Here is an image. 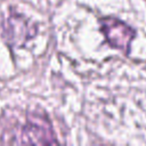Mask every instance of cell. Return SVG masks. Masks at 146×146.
Masks as SVG:
<instances>
[{
	"label": "cell",
	"instance_id": "6da1fadb",
	"mask_svg": "<svg viewBox=\"0 0 146 146\" xmlns=\"http://www.w3.org/2000/svg\"><path fill=\"white\" fill-rule=\"evenodd\" d=\"M100 30L112 47L120 49L125 54L129 52L130 43L136 34L130 26L116 18L106 17L100 19Z\"/></svg>",
	"mask_w": 146,
	"mask_h": 146
},
{
	"label": "cell",
	"instance_id": "7a4b0ae2",
	"mask_svg": "<svg viewBox=\"0 0 146 146\" xmlns=\"http://www.w3.org/2000/svg\"><path fill=\"white\" fill-rule=\"evenodd\" d=\"M21 139L17 141L19 144H55L56 139L51 131L50 125L46 121H40L39 119L34 121H29L22 127Z\"/></svg>",
	"mask_w": 146,
	"mask_h": 146
}]
</instances>
